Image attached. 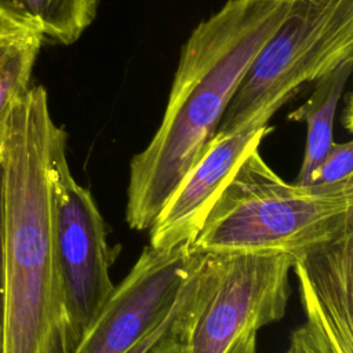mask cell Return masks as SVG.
<instances>
[{
	"instance_id": "cell-10",
	"label": "cell",
	"mask_w": 353,
	"mask_h": 353,
	"mask_svg": "<svg viewBox=\"0 0 353 353\" xmlns=\"http://www.w3.org/2000/svg\"><path fill=\"white\" fill-rule=\"evenodd\" d=\"M353 58H347L316 80L309 99L288 114L292 121L306 123V143L295 183L309 185L334 143V119L343 88L352 74Z\"/></svg>"
},
{
	"instance_id": "cell-5",
	"label": "cell",
	"mask_w": 353,
	"mask_h": 353,
	"mask_svg": "<svg viewBox=\"0 0 353 353\" xmlns=\"http://www.w3.org/2000/svg\"><path fill=\"white\" fill-rule=\"evenodd\" d=\"M291 266L285 254L200 252L181 319L185 353H228L244 332L281 320Z\"/></svg>"
},
{
	"instance_id": "cell-15",
	"label": "cell",
	"mask_w": 353,
	"mask_h": 353,
	"mask_svg": "<svg viewBox=\"0 0 353 353\" xmlns=\"http://www.w3.org/2000/svg\"><path fill=\"white\" fill-rule=\"evenodd\" d=\"M283 353H332L325 339L307 323L296 328L290 338L288 349Z\"/></svg>"
},
{
	"instance_id": "cell-6",
	"label": "cell",
	"mask_w": 353,
	"mask_h": 353,
	"mask_svg": "<svg viewBox=\"0 0 353 353\" xmlns=\"http://www.w3.org/2000/svg\"><path fill=\"white\" fill-rule=\"evenodd\" d=\"M57 245L68 319L77 341L88 331L112 290L114 254L91 192L76 182L68 159L55 175Z\"/></svg>"
},
{
	"instance_id": "cell-17",
	"label": "cell",
	"mask_w": 353,
	"mask_h": 353,
	"mask_svg": "<svg viewBox=\"0 0 353 353\" xmlns=\"http://www.w3.org/2000/svg\"><path fill=\"white\" fill-rule=\"evenodd\" d=\"M186 301H188V298H186ZM185 305H186V302H185ZM185 305H183V309H185ZM183 309H182V312H183ZM182 312H181L175 325L172 327V330L168 331L157 343H154V346L148 353H185L183 336L181 334Z\"/></svg>"
},
{
	"instance_id": "cell-8",
	"label": "cell",
	"mask_w": 353,
	"mask_h": 353,
	"mask_svg": "<svg viewBox=\"0 0 353 353\" xmlns=\"http://www.w3.org/2000/svg\"><path fill=\"white\" fill-rule=\"evenodd\" d=\"M270 117L263 114L239 130L215 132L152 223L149 245L168 250L192 244L208 210L243 159L273 131L268 124Z\"/></svg>"
},
{
	"instance_id": "cell-13",
	"label": "cell",
	"mask_w": 353,
	"mask_h": 353,
	"mask_svg": "<svg viewBox=\"0 0 353 353\" xmlns=\"http://www.w3.org/2000/svg\"><path fill=\"white\" fill-rule=\"evenodd\" d=\"M353 178V142H334L327 156L313 172L310 183H332Z\"/></svg>"
},
{
	"instance_id": "cell-7",
	"label": "cell",
	"mask_w": 353,
	"mask_h": 353,
	"mask_svg": "<svg viewBox=\"0 0 353 353\" xmlns=\"http://www.w3.org/2000/svg\"><path fill=\"white\" fill-rule=\"evenodd\" d=\"M196 256L190 244L143 248L73 353H127L170 313Z\"/></svg>"
},
{
	"instance_id": "cell-16",
	"label": "cell",
	"mask_w": 353,
	"mask_h": 353,
	"mask_svg": "<svg viewBox=\"0 0 353 353\" xmlns=\"http://www.w3.org/2000/svg\"><path fill=\"white\" fill-rule=\"evenodd\" d=\"M4 291H6V270H4V196H3V167H1V161H0V353L3 352Z\"/></svg>"
},
{
	"instance_id": "cell-1",
	"label": "cell",
	"mask_w": 353,
	"mask_h": 353,
	"mask_svg": "<svg viewBox=\"0 0 353 353\" xmlns=\"http://www.w3.org/2000/svg\"><path fill=\"white\" fill-rule=\"evenodd\" d=\"M68 134L52 120L43 85L17 103L1 156L4 331L1 353H73L57 245L55 175Z\"/></svg>"
},
{
	"instance_id": "cell-3",
	"label": "cell",
	"mask_w": 353,
	"mask_h": 353,
	"mask_svg": "<svg viewBox=\"0 0 353 353\" xmlns=\"http://www.w3.org/2000/svg\"><path fill=\"white\" fill-rule=\"evenodd\" d=\"M353 228V178L285 182L251 150L226 182L190 244L197 252L285 254L291 261Z\"/></svg>"
},
{
	"instance_id": "cell-19",
	"label": "cell",
	"mask_w": 353,
	"mask_h": 353,
	"mask_svg": "<svg viewBox=\"0 0 353 353\" xmlns=\"http://www.w3.org/2000/svg\"><path fill=\"white\" fill-rule=\"evenodd\" d=\"M23 28H25V26H21V25L15 23L14 21H11V19H8V18L0 15V40H3L4 37H7V36H10V34L18 32L19 29H23ZM28 29H29V28H28Z\"/></svg>"
},
{
	"instance_id": "cell-11",
	"label": "cell",
	"mask_w": 353,
	"mask_h": 353,
	"mask_svg": "<svg viewBox=\"0 0 353 353\" xmlns=\"http://www.w3.org/2000/svg\"><path fill=\"white\" fill-rule=\"evenodd\" d=\"M99 0H0V15L70 46L97 17Z\"/></svg>"
},
{
	"instance_id": "cell-2",
	"label": "cell",
	"mask_w": 353,
	"mask_h": 353,
	"mask_svg": "<svg viewBox=\"0 0 353 353\" xmlns=\"http://www.w3.org/2000/svg\"><path fill=\"white\" fill-rule=\"evenodd\" d=\"M291 1L228 0L193 29L182 47L161 123L130 161V229H150L214 138L241 79Z\"/></svg>"
},
{
	"instance_id": "cell-4",
	"label": "cell",
	"mask_w": 353,
	"mask_h": 353,
	"mask_svg": "<svg viewBox=\"0 0 353 353\" xmlns=\"http://www.w3.org/2000/svg\"><path fill=\"white\" fill-rule=\"evenodd\" d=\"M353 58V0H292L276 32L258 51L218 125L239 130L273 116L303 84Z\"/></svg>"
},
{
	"instance_id": "cell-12",
	"label": "cell",
	"mask_w": 353,
	"mask_h": 353,
	"mask_svg": "<svg viewBox=\"0 0 353 353\" xmlns=\"http://www.w3.org/2000/svg\"><path fill=\"white\" fill-rule=\"evenodd\" d=\"M43 40L39 32L28 28L0 40V161L12 112L30 88Z\"/></svg>"
},
{
	"instance_id": "cell-18",
	"label": "cell",
	"mask_w": 353,
	"mask_h": 353,
	"mask_svg": "<svg viewBox=\"0 0 353 353\" xmlns=\"http://www.w3.org/2000/svg\"><path fill=\"white\" fill-rule=\"evenodd\" d=\"M256 332L258 331L254 330L244 332L237 338L228 353H256Z\"/></svg>"
},
{
	"instance_id": "cell-9",
	"label": "cell",
	"mask_w": 353,
	"mask_h": 353,
	"mask_svg": "<svg viewBox=\"0 0 353 353\" xmlns=\"http://www.w3.org/2000/svg\"><path fill=\"white\" fill-rule=\"evenodd\" d=\"M306 323L332 353H353V228L292 261Z\"/></svg>"
},
{
	"instance_id": "cell-14",
	"label": "cell",
	"mask_w": 353,
	"mask_h": 353,
	"mask_svg": "<svg viewBox=\"0 0 353 353\" xmlns=\"http://www.w3.org/2000/svg\"><path fill=\"white\" fill-rule=\"evenodd\" d=\"M196 261H197V256H196ZM196 261H194V265H196ZM194 265L192 268V272L194 269ZM192 272L189 273L188 279L185 280V283H183V285H182V288L179 291V295H178L172 309L170 310V313L157 325H154L138 343H135L127 353H148L154 346V343H157L168 331L172 330V327L175 325L176 320H178V317H179V314H181V312L183 309V305L186 302L189 287H190Z\"/></svg>"
}]
</instances>
